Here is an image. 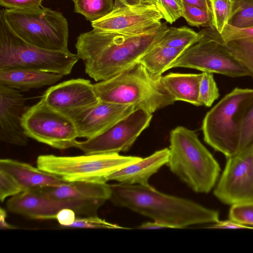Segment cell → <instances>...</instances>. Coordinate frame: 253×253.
I'll list each match as a JSON object with an SVG mask.
<instances>
[{
    "mask_svg": "<svg viewBox=\"0 0 253 253\" xmlns=\"http://www.w3.org/2000/svg\"><path fill=\"white\" fill-rule=\"evenodd\" d=\"M166 23L139 35H124L93 29L80 34L75 45L85 72L97 82L125 71L157 45L168 29Z\"/></svg>",
    "mask_w": 253,
    "mask_h": 253,
    "instance_id": "obj_1",
    "label": "cell"
},
{
    "mask_svg": "<svg viewBox=\"0 0 253 253\" xmlns=\"http://www.w3.org/2000/svg\"><path fill=\"white\" fill-rule=\"evenodd\" d=\"M109 200L168 228H183L190 225L214 223L218 211L191 200L161 192L149 184L110 185Z\"/></svg>",
    "mask_w": 253,
    "mask_h": 253,
    "instance_id": "obj_2",
    "label": "cell"
},
{
    "mask_svg": "<svg viewBox=\"0 0 253 253\" xmlns=\"http://www.w3.org/2000/svg\"><path fill=\"white\" fill-rule=\"evenodd\" d=\"M169 136L167 165L170 171L195 192H210L220 172L217 161L194 131L178 126L171 131Z\"/></svg>",
    "mask_w": 253,
    "mask_h": 253,
    "instance_id": "obj_3",
    "label": "cell"
},
{
    "mask_svg": "<svg viewBox=\"0 0 253 253\" xmlns=\"http://www.w3.org/2000/svg\"><path fill=\"white\" fill-rule=\"evenodd\" d=\"M100 100L132 106L153 113L175 101L160 81L139 62L108 80L93 84Z\"/></svg>",
    "mask_w": 253,
    "mask_h": 253,
    "instance_id": "obj_4",
    "label": "cell"
},
{
    "mask_svg": "<svg viewBox=\"0 0 253 253\" xmlns=\"http://www.w3.org/2000/svg\"><path fill=\"white\" fill-rule=\"evenodd\" d=\"M253 100V89L236 87L206 115L205 141L226 158L238 153L245 115Z\"/></svg>",
    "mask_w": 253,
    "mask_h": 253,
    "instance_id": "obj_5",
    "label": "cell"
},
{
    "mask_svg": "<svg viewBox=\"0 0 253 253\" xmlns=\"http://www.w3.org/2000/svg\"><path fill=\"white\" fill-rule=\"evenodd\" d=\"M79 58L67 51H55L33 45L10 29L0 12V70L26 68L70 74Z\"/></svg>",
    "mask_w": 253,
    "mask_h": 253,
    "instance_id": "obj_6",
    "label": "cell"
},
{
    "mask_svg": "<svg viewBox=\"0 0 253 253\" xmlns=\"http://www.w3.org/2000/svg\"><path fill=\"white\" fill-rule=\"evenodd\" d=\"M0 11L10 29L25 42L47 50H69L68 24L60 12L42 6Z\"/></svg>",
    "mask_w": 253,
    "mask_h": 253,
    "instance_id": "obj_7",
    "label": "cell"
},
{
    "mask_svg": "<svg viewBox=\"0 0 253 253\" xmlns=\"http://www.w3.org/2000/svg\"><path fill=\"white\" fill-rule=\"evenodd\" d=\"M142 158L119 153L85 154L77 156L42 155L37 159L40 169L67 182L106 183L110 174L138 162Z\"/></svg>",
    "mask_w": 253,
    "mask_h": 253,
    "instance_id": "obj_8",
    "label": "cell"
},
{
    "mask_svg": "<svg viewBox=\"0 0 253 253\" xmlns=\"http://www.w3.org/2000/svg\"><path fill=\"white\" fill-rule=\"evenodd\" d=\"M22 125L29 138L58 149L74 147L78 138L72 120L48 106L42 98L28 107Z\"/></svg>",
    "mask_w": 253,
    "mask_h": 253,
    "instance_id": "obj_9",
    "label": "cell"
},
{
    "mask_svg": "<svg viewBox=\"0 0 253 253\" xmlns=\"http://www.w3.org/2000/svg\"><path fill=\"white\" fill-rule=\"evenodd\" d=\"M200 40L186 49L169 67L195 69L230 77L250 76L248 71L221 43L212 38L204 29Z\"/></svg>",
    "mask_w": 253,
    "mask_h": 253,
    "instance_id": "obj_10",
    "label": "cell"
},
{
    "mask_svg": "<svg viewBox=\"0 0 253 253\" xmlns=\"http://www.w3.org/2000/svg\"><path fill=\"white\" fill-rule=\"evenodd\" d=\"M152 114L135 109L104 132L86 140L76 141L74 147L84 154L119 153L126 152L149 126Z\"/></svg>",
    "mask_w": 253,
    "mask_h": 253,
    "instance_id": "obj_11",
    "label": "cell"
},
{
    "mask_svg": "<svg viewBox=\"0 0 253 253\" xmlns=\"http://www.w3.org/2000/svg\"><path fill=\"white\" fill-rule=\"evenodd\" d=\"M163 16L154 3L127 4L115 0L108 15L91 22L93 29L124 35H139L161 26Z\"/></svg>",
    "mask_w": 253,
    "mask_h": 253,
    "instance_id": "obj_12",
    "label": "cell"
},
{
    "mask_svg": "<svg viewBox=\"0 0 253 253\" xmlns=\"http://www.w3.org/2000/svg\"><path fill=\"white\" fill-rule=\"evenodd\" d=\"M105 203L100 200H62L46 197L38 190L23 191L12 196L6 202L8 211L34 219H56L57 213L64 208L74 210L76 214L96 215Z\"/></svg>",
    "mask_w": 253,
    "mask_h": 253,
    "instance_id": "obj_13",
    "label": "cell"
},
{
    "mask_svg": "<svg viewBox=\"0 0 253 253\" xmlns=\"http://www.w3.org/2000/svg\"><path fill=\"white\" fill-rule=\"evenodd\" d=\"M227 159L214 196L230 206L253 203V145Z\"/></svg>",
    "mask_w": 253,
    "mask_h": 253,
    "instance_id": "obj_14",
    "label": "cell"
},
{
    "mask_svg": "<svg viewBox=\"0 0 253 253\" xmlns=\"http://www.w3.org/2000/svg\"><path fill=\"white\" fill-rule=\"evenodd\" d=\"M135 109L99 100L92 106L64 114L73 122L78 137L89 139L104 132Z\"/></svg>",
    "mask_w": 253,
    "mask_h": 253,
    "instance_id": "obj_15",
    "label": "cell"
},
{
    "mask_svg": "<svg viewBox=\"0 0 253 253\" xmlns=\"http://www.w3.org/2000/svg\"><path fill=\"white\" fill-rule=\"evenodd\" d=\"M26 99L20 91L0 84V140L10 144L23 146L29 137L22 125L28 107Z\"/></svg>",
    "mask_w": 253,
    "mask_h": 253,
    "instance_id": "obj_16",
    "label": "cell"
},
{
    "mask_svg": "<svg viewBox=\"0 0 253 253\" xmlns=\"http://www.w3.org/2000/svg\"><path fill=\"white\" fill-rule=\"evenodd\" d=\"M45 103L63 114L97 103L98 98L89 80L71 79L49 87L41 97Z\"/></svg>",
    "mask_w": 253,
    "mask_h": 253,
    "instance_id": "obj_17",
    "label": "cell"
},
{
    "mask_svg": "<svg viewBox=\"0 0 253 253\" xmlns=\"http://www.w3.org/2000/svg\"><path fill=\"white\" fill-rule=\"evenodd\" d=\"M0 169L8 172L15 179L23 192L56 187L67 182L38 167L10 159H1Z\"/></svg>",
    "mask_w": 253,
    "mask_h": 253,
    "instance_id": "obj_18",
    "label": "cell"
},
{
    "mask_svg": "<svg viewBox=\"0 0 253 253\" xmlns=\"http://www.w3.org/2000/svg\"><path fill=\"white\" fill-rule=\"evenodd\" d=\"M169 148H165L155 152L140 161L109 175L106 181H116L127 184H149L151 176L168 162Z\"/></svg>",
    "mask_w": 253,
    "mask_h": 253,
    "instance_id": "obj_19",
    "label": "cell"
},
{
    "mask_svg": "<svg viewBox=\"0 0 253 253\" xmlns=\"http://www.w3.org/2000/svg\"><path fill=\"white\" fill-rule=\"evenodd\" d=\"M50 198L62 200H100L106 201L111 196L110 185L103 182H66L60 185L37 190Z\"/></svg>",
    "mask_w": 253,
    "mask_h": 253,
    "instance_id": "obj_20",
    "label": "cell"
},
{
    "mask_svg": "<svg viewBox=\"0 0 253 253\" xmlns=\"http://www.w3.org/2000/svg\"><path fill=\"white\" fill-rule=\"evenodd\" d=\"M63 75L46 71L26 68L0 70V84L19 91H26L52 85Z\"/></svg>",
    "mask_w": 253,
    "mask_h": 253,
    "instance_id": "obj_21",
    "label": "cell"
},
{
    "mask_svg": "<svg viewBox=\"0 0 253 253\" xmlns=\"http://www.w3.org/2000/svg\"><path fill=\"white\" fill-rule=\"evenodd\" d=\"M201 74L170 73L162 76L160 81L165 89L175 101H182L194 105L202 106L199 98Z\"/></svg>",
    "mask_w": 253,
    "mask_h": 253,
    "instance_id": "obj_22",
    "label": "cell"
},
{
    "mask_svg": "<svg viewBox=\"0 0 253 253\" xmlns=\"http://www.w3.org/2000/svg\"><path fill=\"white\" fill-rule=\"evenodd\" d=\"M186 50L156 45L145 53L138 62L146 69L150 76L158 80L162 74Z\"/></svg>",
    "mask_w": 253,
    "mask_h": 253,
    "instance_id": "obj_23",
    "label": "cell"
},
{
    "mask_svg": "<svg viewBox=\"0 0 253 253\" xmlns=\"http://www.w3.org/2000/svg\"><path fill=\"white\" fill-rule=\"evenodd\" d=\"M205 29L212 38L223 44L231 52L253 79V42L243 39L225 42L213 28Z\"/></svg>",
    "mask_w": 253,
    "mask_h": 253,
    "instance_id": "obj_24",
    "label": "cell"
},
{
    "mask_svg": "<svg viewBox=\"0 0 253 253\" xmlns=\"http://www.w3.org/2000/svg\"><path fill=\"white\" fill-rule=\"evenodd\" d=\"M202 34L187 27L169 28L158 45L169 47L187 49L197 42Z\"/></svg>",
    "mask_w": 253,
    "mask_h": 253,
    "instance_id": "obj_25",
    "label": "cell"
},
{
    "mask_svg": "<svg viewBox=\"0 0 253 253\" xmlns=\"http://www.w3.org/2000/svg\"><path fill=\"white\" fill-rule=\"evenodd\" d=\"M74 11L91 22L108 15L114 8L113 0H72Z\"/></svg>",
    "mask_w": 253,
    "mask_h": 253,
    "instance_id": "obj_26",
    "label": "cell"
},
{
    "mask_svg": "<svg viewBox=\"0 0 253 253\" xmlns=\"http://www.w3.org/2000/svg\"><path fill=\"white\" fill-rule=\"evenodd\" d=\"M228 24L238 29L253 27V0H232Z\"/></svg>",
    "mask_w": 253,
    "mask_h": 253,
    "instance_id": "obj_27",
    "label": "cell"
},
{
    "mask_svg": "<svg viewBox=\"0 0 253 253\" xmlns=\"http://www.w3.org/2000/svg\"><path fill=\"white\" fill-rule=\"evenodd\" d=\"M213 28L221 34L228 24L232 7V0H210Z\"/></svg>",
    "mask_w": 253,
    "mask_h": 253,
    "instance_id": "obj_28",
    "label": "cell"
},
{
    "mask_svg": "<svg viewBox=\"0 0 253 253\" xmlns=\"http://www.w3.org/2000/svg\"><path fill=\"white\" fill-rule=\"evenodd\" d=\"M183 17L191 26L213 27L211 12L182 1Z\"/></svg>",
    "mask_w": 253,
    "mask_h": 253,
    "instance_id": "obj_29",
    "label": "cell"
},
{
    "mask_svg": "<svg viewBox=\"0 0 253 253\" xmlns=\"http://www.w3.org/2000/svg\"><path fill=\"white\" fill-rule=\"evenodd\" d=\"M219 96L218 88L213 74L203 72L199 88V98L202 105L211 107Z\"/></svg>",
    "mask_w": 253,
    "mask_h": 253,
    "instance_id": "obj_30",
    "label": "cell"
},
{
    "mask_svg": "<svg viewBox=\"0 0 253 253\" xmlns=\"http://www.w3.org/2000/svg\"><path fill=\"white\" fill-rule=\"evenodd\" d=\"M156 5L164 19L172 24L182 17L183 12L181 0H156Z\"/></svg>",
    "mask_w": 253,
    "mask_h": 253,
    "instance_id": "obj_31",
    "label": "cell"
},
{
    "mask_svg": "<svg viewBox=\"0 0 253 253\" xmlns=\"http://www.w3.org/2000/svg\"><path fill=\"white\" fill-rule=\"evenodd\" d=\"M67 228L87 229H125L117 224L106 221L97 215L76 218L75 221Z\"/></svg>",
    "mask_w": 253,
    "mask_h": 253,
    "instance_id": "obj_32",
    "label": "cell"
},
{
    "mask_svg": "<svg viewBox=\"0 0 253 253\" xmlns=\"http://www.w3.org/2000/svg\"><path fill=\"white\" fill-rule=\"evenodd\" d=\"M253 145V100L243 120L239 152Z\"/></svg>",
    "mask_w": 253,
    "mask_h": 253,
    "instance_id": "obj_33",
    "label": "cell"
},
{
    "mask_svg": "<svg viewBox=\"0 0 253 253\" xmlns=\"http://www.w3.org/2000/svg\"><path fill=\"white\" fill-rule=\"evenodd\" d=\"M23 192L17 181L8 172L0 169V200L3 202L7 197Z\"/></svg>",
    "mask_w": 253,
    "mask_h": 253,
    "instance_id": "obj_34",
    "label": "cell"
},
{
    "mask_svg": "<svg viewBox=\"0 0 253 253\" xmlns=\"http://www.w3.org/2000/svg\"><path fill=\"white\" fill-rule=\"evenodd\" d=\"M229 217L239 223L253 226V203L231 206Z\"/></svg>",
    "mask_w": 253,
    "mask_h": 253,
    "instance_id": "obj_35",
    "label": "cell"
},
{
    "mask_svg": "<svg viewBox=\"0 0 253 253\" xmlns=\"http://www.w3.org/2000/svg\"><path fill=\"white\" fill-rule=\"evenodd\" d=\"M219 35L221 38L225 42L243 39L253 42V27L238 29L227 24L223 32Z\"/></svg>",
    "mask_w": 253,
    "mask_h": 253,
    "instance_id": "obj_36",
    "label": "cell"
},
{
    "mask_svg": "<svg viewBox=\"0 0 253 253\" xmlns=\"http://www.w3.org/2000/svg\"><path fill=\"white\" fill-rule=\"evenodd\" d=\"M43 0H0L1 6L8 9H33L42 7Z\"/></svg>",
    "mask_w": 253,
    "mask_h": 253,
    "instance_id": "obj_37",
    "label": "cell"
},
{
    "mask_svg": "<svg viewBox=\"0 0 253 253\" xmlns=\"http://www.w3.org/2000/svg\"><path fill=\"white\" fill-rule=\"evenodd\" d=\"M76 214L72 209L64 208L57 213L56 219L63 228H67L75 221Z\"/></svg>",
    "mask_w": 253,
    "mask_h": 253,
    "instance_id": "obj_38",
    "label": "cell"
},
{
    "mask_svg": "<svg viewBox=\"0 0 253 253\" xmlns=\"http://www.w3.org/2000/svg\"><path fill=\"white\" fill-rule=\"evenodd\" d=\"M206 228L216 229H253V226L242 224L229 219V220L222 221L219 220L217 222L213 223L211 226L206 227Z\"/></svg>",
    "mask_w": 253,
    "mask_h": 253,
    "instance_id": "obj_39",
    "label": "cell"
},
{
    "mask_svg": "<svg viewBox=\"0 0 253 253\" xmlns=\"http://www.w3.org/2000/svg\"><path fill=\"white\" fill-rule=\"evenodd\" d=\"M182 1L198 7L199 8L211 11L210 0H181Z\"/></svg>",
    "mask_w": 253,
    "mask_h": 253,
    "instance_id": "obj_40",
    "label": "cell"
},
{
    "mask_svg": "<svg viewBox=\"0 0 253 253\" xmlns=\"http://www.w3.org/2000/svg\"><path fill=\"white\" fill-rule=\"evenodd\" d=\"M6 212L5 211L0 208V229H14L16 227L7 223L6 220Z\"/></svg>",
    "mask_w": 253,
    "mask_h": 253,
    "instance_id": "obj_41",
    "label": "cell"
},
{
    "mask_svg": "<svg viewBox=\"0 0 253 253\" xmlns=\"http://www.w3.org/2000/svg\"><path fill=\"white\" fill-rule=\"evenodd\" d=\"M166 228H168L166 225L155 221L144 222L137 227V228L143 229H153Z\"/></svg>",
    "mask_w": 253,
    "mask_h": 253,
    "instance_id": "obj_42",
    "label": "cell"
},
{
    "mask_svg": "<svg viewBox=\"0 0 253 253\" xmlns=\"http://www.w3.org/2000/svg\"><path fill=\"white\" fill-rule=\"evenodd\" d=\"M127 4H137L142 2H151L156 4V0H119Z\"/></svg>",
    "mask_w": 253,
    "mask_h": 253,
    "instance_id": "obj_43",
    "label": "cell"
}]
</instances>
